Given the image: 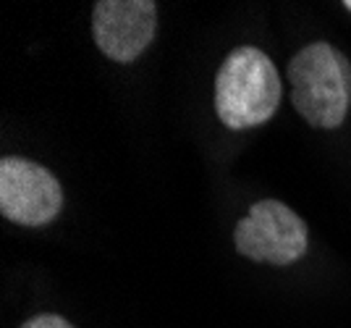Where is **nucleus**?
Here are the masks:
<instances>
[{"label": "nucleus", "mask_w": 351, "mask_h": 328, "mask_svg": "<svg viewBox=\"0 0 351 328\" xmlns=\"http://www.w3.org/2000/svg\"><path fill=\"white\" fill-rule=\"evenodd\" d=\"M21 328H73V326L69 320L58 318V315H37V318L27 320Z\"/></svg>", "instance_id": "6"}, {"label": "nucleus", "mask_w": 351, "mask_h": 328, "mask_svg": "<svg viewBox=\"0 0 351 328\" xmlns=\"http://www.w3.org/2000/svg\"><path fill=\"white\" fill-rule=\"evenodd\" d=\"M291 103L309 126L336 129L351 105V63L328 43L302 47L289 63Z\"/></svg>", "instance_id": "1"}, {"label": "nucleus", "mask_w": 351, "mask_h": 328, "mask_svg": "<svg viewBox=\"0 0 351 328\" xmlns=\"http://www.w3.org/2000/svg\"><path fill=\"white\" fill-rule=\"evenodd\" d=\"M236 250L257 263L291 266L307 253V226L278 200L254 202L236 226Z\"/></svg>", "instance_id": "3"}, {"label": "nucleus", "mask_w": 351, "mask_h": 328, "mask_svg": "<svg viewBox=\"0 0 351 328\" xmlns=\"http://www.w3.org/2000/svg\"><path fill=\"white\" fill-rule=\"evenodd\" d=\"M343 8H349V11H351V0H346V3H343Z\"/></svg>", "instance_id": "7"}, {"label": "nucleus", "mask_w": 351, "mask_h": 328, "mask_svg": "<svg viewBox=\"0 0 351 328\" xmlns=\"http://www.w3.org/2000/svg\"><path fill=\"white\" fill-rule=\"evenodd\" d=\"M280 76L260 47H236L215 76V110L228 129H252L273 119Z\"/></svg>", "instance_id": "2"}, {"label": "nucleus", "mask_w": 351, "mask_h": 328, "mask_svg": "<svg viewBox=\"0 0 351 328\" xmlns=\"http://www.w3.org/2000/svg\"><path fill=\"white\" fill-rule=\"evenodd\" d=\"M158 5L152 0H100L92 11L95 45L116 63L139 58L155 37Z\"/></svg>", "instance_id": "5"}, {"label": "nucleus", "mask_w": 351, "mask_h": 328, "mask_svg": "<svg viewBox=\"0 0 351 328\" xmlns=\"http://www.w3.org/2000/svg\"><path fill=\"white\" fill-rule=\"evenodd\" d=\"M58 179L34 161H0V213L19 226H45L60 213Z\"/></svg>", "instance_id": "4"}]
</instances>
